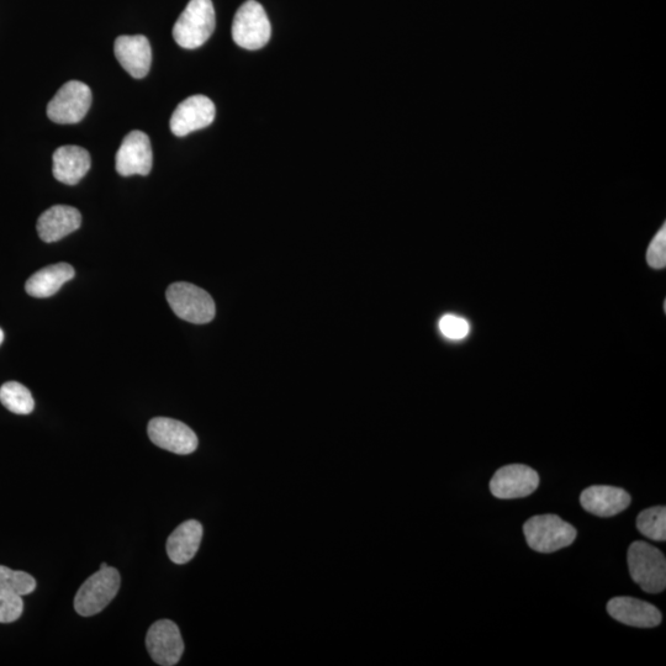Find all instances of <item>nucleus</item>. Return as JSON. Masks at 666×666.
Segmentation results:
<instances>
[{
	"label": "nucleus",
	"instance_id": "f257e3e1",
	"mask_svg": "<svg viewBox=\"0 0 666 666\" xmlns=\"http://www.w3.org/2000/svg\"><path fill=\"white\" fill-rule=\"evenodd\" d=\"M628 568L631 578L648 594H659L666 588L665 555L652 544L637 541L628 548Z\"/></svg>",
	"mask_w": 666,
	"mask_h": 666
},
{
	"label": "nucleus",
	"instance_id": "f03ea898",
	"mask_svg": "<svg viewBox=\"0 0 666 666\" xmlns=\"http://www.w3.org/2000/svg\"><path fill=\"white\" fill-rule=\"evenodd\" d=\"M215 24V9L211 0H190L174 25V40L183 49H198L213 35Z\"/></svg>",
	"mask_w": 666,
	"mask_h": 666
},
{
	"label": "nucleus",
	"instance_id": "7ed1b4c3",
	"mask_svg": "<svg viewBox=\"0 0 666 666\" xmlns=\"http://www.w3.org/2000/svg\"><path fill=\"white\" fill-rule=\"evenodd\" d=\"M526 541L533 551L554 553L572 546L576 530L557 515L533 516L523 525Z\"/></svg>",
	"mask_w": 666,
	"mask_h": 666
},
{
	"label": "nucleus",
	"instance_id": "20e7f679",
	"mask_svg": "<svg viewBox=\"0 0 666 666\" xmlns=\"http://www.w3.org/2000/svg\"><path fill=\"white\" fill-rule=\"evenodd\" d=\"M169 306L179 319L190 324L204 325L214 320L216 306L213 298L197 285L178 282L167 289Z\"/></svg>",
	"mask_w": 666,
	"mask_h": 666
},
{
	"label": "nucleus",
	"instance_id": "39448f33",
	"mask_svg": "<svg viewBox=\"0 0 666 666\" xmlns=\"http://www.w3.org/2000/svg\"><path fill=\"white\" fill-rule=\"evenodd\" d=\"M121 578L115 568H100L91 578L84 581L74 597V610L78 615L91 617L98 615L118 595Z\"/></svg>",
	"mask_w": 666,
	"mask_h": 666
},
{
	"label": "nucleus",
	"instance_id": "423d86ee",
	"mask_svg": "<svg viewBox=\"0 0 666 666\" xmlns=\"http://www.w3.org/2000/svg\"><path fill=\"white\" fill-rule=\"evenodd\" d=\"M271 21L266 10L256 0L243 3L232 23V39L242 49L256 51L268 44L271 39Z\"/></svg>",
	"mask_w": 666,
	"mask_h": 666
},
{
	"label": "nucleus",
	"instance_id": "0eeeda50",
	"mask_svg": "<svg viewBox=\"0 0 666 666\" xmlns=\"http://www.w3.org/2000/svg\"><path fill=\"white\" fill-rule=\"evenodd\" d=\"M92 100V91L87 84L67 82L47 105V116L56 124H77L86 118Z\"/></svg>",
	"mask_w": 666,
	"mask_h": 666
},
{
	"label": "nucleus",
	"instance_id": "6e6552de",
	"mask_svg": "<svg viewBox=\"0 0 666 666\" xmlns=\"http://www.w3.org/2000/svg\"><path fill=\"white\" fill-rule=\"evenodd\" d=\"M147 432L153 444L168 452L187 456L197 451L199 444L197 435L192 428L181 421L156 417L148 424Z\"/></svg>",
	"mask_w": 666,
	"mask_h": 666
},
{
	"label": "nucleus",
	"instance_id": "1a4fd4ad",
	"mask_svg": "<svg viewBox=\"0 0 666 666\" xmlns=\"http://www.w3.org/2000/svg\"><path fill=\"white\" fill-rule=\"evenodd\" d=\"M538 485L539 475L536 470L523 464H510L494 474L490 481V491L498 499H521L535 493Z\"/></svg>",
	"mask_w": 666,
	"mask_h": 666
},
{
	"label": "nucleus",
	"instance_id": "9d476101",
	"mask_svg": "<svg viewBox=\"0 0 666 666\" xmlns=\"http://www.w3.org/2000/svg\"><path fill=\"white\" fill-rule=\"evenodd\" d=\"M153 165L150 137L142 131H131L126 135L116 153V171L123 177L148 176Z\"/></svg>",
	"mask_w": 666,
	"mask_h": 666
},
{
	"label": "nucleus",
	"instance_id": "9b49d317",
	"mask_svg": "<svg viewBox=\"0 0 666 666\" xmlns=\"http://www.w3.org/2000/svg\"><path fill=\"white\" fill-rule=\"evenodd\" d=\"M146 647L153 662L162 666L177 665L184 653V642L176 623L161 620L148 629Z\"/></svg>",
	"mask_w": 666,
	"mask_h": 666
},
{
	"label": "nucleus",
	"instance_id": "f8f14e48",
	"mask_svg": "<svg viewBox=\"0 0 666 666\" xmlns=\"http://www.w3.org/2000/svg\"><path fill=\"white\" fill-rule=\"evenodd\" d=\"M216 109L213 100L205 95H193L178 105L172 114L171 131L178 137L208 128L215 120Z\"/></svg>",
	"mask_w": 666,
	"mask_h": 666
},
{
	"label": "nucleus",
	"instance_id": "ddd939ff",
	"mask_svg": "<svg viewBox=\"0 0 666 666\" xmlns=\"http://www.w3.org/2000/svg\"><path fill=\"white\" fill-rule=\"evenodd\" d=\"M114 54L120 66L131 77L145 78L150 72L152 63V50L150 41L142 35L119 36L115 40Z\"/></svg>",
	"mask_w": 666,
	"mask_h": 666
},
{
	"label": "nucleus",
	"instance_id": "4468645a",
	"mask_svg": "<svg viewBox=\"0 0 666 666\" xmlns=\"http://www.w3.org/2000/svg\"><path fill=\"white\" fill-rule=\"evenodd\" d=\"M606 609L616 621L637 628L658 627L663 620L662 612L657 607L634 597H615Z\"/></svg>",
	"mask_w": 666,
	"mask_h": 666
},
{
	"label": "nucleus",
	"instance_id": "2eb2a0df",
	"mask_svg": "<svg viewBox=\"0 0 666 666\" xmlns=\"http://www.w3.org/2000/svg\"><path fill=\"white\" fill-rule=\"evenodd\" d=\"M631 495L615 486L595 485L585 489L580 496V504L590 514L612 517L621 514L631 505Z\"/></svg>",
	"mask_w": 666,
	"mask_h": 666
},
{
	"label": "nucleus",
	"instance_id": "dca6fc26",
	"mask_svg": "<svg viewBox=\"0 0 666 666\" xmlns=\"http://www.w3.org/2000/svg\"><path fill=\"white\" fill-rule=\"evenodd\" d=\"M82 225L79 210L68 205H55L37 220V232L46 243L57 242L77 231Z\"/></svg>",
	"mask_w": 666,
	"mask_h": 666
},
{
	"label": "nucleus",
	"instance_id": "f3484780",
	"mask_svg": "<svg viewBox=\"0 0 666 666\" xmlns=\"http://www.w3.org/2000/svg\"><path fill=\"white\" fill-rule=\"evenodd\" d=\"M54 177L58 182L76 185L82 181L92 166L91 155L83 147L62 146L54 153Z\"/></svg>",
	"mask_w": 666,
	"mask_h": 666
},
{
	"label": "nucleus",
	"instance_id": "a211bd4d",
	"mask_svg": "<svg viewBox=\"0 0 666 666\" xmlns=\"http://www.w3.org/2000/svg\"><path fill=\"white\" fill-rule=\"evenodd\" d=\"M203 539L202 523L189 520L179 525L167 541V553L173 563L187 564L198 553Z\"/></svg>",
	"mask_w": 666,
	"mask_h": 666
},
{
	"label": "nucleus",
	"instance_id": "6ab92c4d",
	"mask_svg": "<svg viewBox=\"0 0 666 666\" xmlns=\"http://www.w3.org/2000/svg\"><path fill=\"white\" fill-rule=\"evenodd\" d=\"M76 276L71 264L61 262L41 269L28 279L26 293L34 298L44 299L54 296L63 285Z\"/></svg>",
	"mask_w": 666,
	"mask_h": 666
},
{
	"label": "nucleus",
	"instance_id": "aec40b11",
	"mask_svg": "<svg viewBox=\"0 0 666 666\" xmlns=\"http://www.w3.org/2000/svg\"><path fill=\"white\" fill-rule=\"evenodd\" d=\"M0 403L13 414L29 415L35 409L30 390L18 382H8L0 388Z\"/></svg>",
	"mask_w": 666,
	"mask_h": 666
},
{
	"label": "nucleus",
	"instance_id": "412c9836",
	"mask_svg": "<svg viewBox=\"0 0 666 666\" xmlns=\"http://www.w3.org/2000/svg\"><path fill=\"white\" fill-rule=\"evenodd\" d=\"M637 528L652 541H666V509L665 506H655L644 510L637 517Z\"/></svg>",
	"mask_w": 666,
	"mask_h": 666
},
{
	"label": "nucleus",
	"instance_id": "4be33fe9",
	"mask_svg": "<svg viewBox=\"0 0 666 666\" xmlns=\"http://www.w3.org/2000/svg\"><path fill=\"white\" fill-rule=\"evenodd\" d=\"M36 589V580L28 573L0 565V591L21 597L30 595Z\"/></svg>",
	"mask_w": 666,
	"mask_h": 666
},
{
	"label": "nucleus",
	"instance_id": "5701e85b",
	"mask_svg": "<svg viewBox=\"0 0 666 666\" xmlns=\"http://www.w3.org/2000/svg\"><path fill=\"white\" fill-rule=\"evenodd\" d=\"M24 612L23 597L0 591V623L18 621Z\"/></svg>",
	"mask_w": 666,
	"mask_h": 666
},
{
	"label": "nucleus",
	"instance_id": "b1692460",
	"mask_svg": "<svg viewBox=\"0 0 666 666\" xmlns=\"http://www.w3.org/2000/svg\"><path fill=\"white\" fill-rule=\"evenodd\" d=\"M440 330L448 340L462 341L465 337H468L470 325L464 317L448 314L440 320Z\"/></svg>",
	"mask_w": 666,
	"mask_h": 666
},
{
	"label": "nucleus",
	"instance_id": "393cba45",
	"mask_svg": "<svg viewBox=\"0 0 666 666\" xmlns=\"http://www.w3.org/2000/svg\"><path fill=\"white\" fill-rule=\"evenodd\" d=\"M647 262L649 267L654 269H664L666 267V229L665 226L662 230L655 235L647 251Z\"/></svg>",
	"mask_w": 666,
	"mask_h": 666
},
{
	"label": "nucleus",
	"instance_id": "a878e982",
	"mask_svg": "<svg viewBox=\"0 0 666 666\" xmlns=\"http://www.w3.org/2000/svg\"><path fill=\"white\" fill-rule=\"evenodd\" d=\"M3 341H4V332L2 329H0V346H2Z\"/></svg>",
	"mask_w": 666,
	"mask_h": 666
},
{
	"label": "nucleus",
	"instance_id": "bb28decb",
	"mask_svg": "<svg viewBox=\"0 0 666 666\" xmlns=\"http://www.w3.org/2000/svg\"><path fill=\"white\" fill-rule=\"evenodd\" d=\"M108 567L109 565L107 563H102V565H100V568H108Z\"/></svg>",
	"mask_w": 666,
	"mask_h": 666
}]
</instances>
